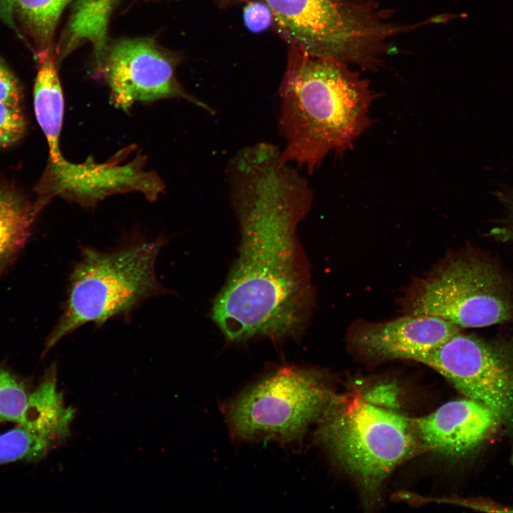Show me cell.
I'll return each instance as SVG.
<instances>
[{
    "label": "cell",
    "mask_w": 513,
    "mask_h": 513,
    "mask_svg": "<svg viewBox=\"0 0 513 513\" xmlns=\"http://www.w3.org/2000/svg\"><path fill=\"white\" fill-rule=\"evenodd\" d=\"M287 164L278 149L261 142L240 150L228 166L239 249L212 318L230 341L296 336L311 312L314 289L296 230L313 195Z\"/></svg>",
    "instance_id": "obj_1"
},
{
    "label": "cell",
    "mask_w": 513,
    "mask_h": 513,
    "mask_svg": "<svg viewBox=\"0 0 513 513\" xmlns=\"http://www.w3.org/2000/svg\"><path fill=\"white\" fill-rule=\"evenodd\" d=\"M281 159L311 173L330 153L341 155L370 127L376 98L370 81L353 66L289 46L279 89Z\"/></svg>",
    "instance_id": "obj_2"
},
{
    "label": "cell",
    "mask_w": 513,
    "mask_h": 513,
    "mask_svg": "<svg viewBox=\"0 0 513 513\" xmlns=\"http://www.w3.org/2000/svg\"><path fill=\"white\" fill-rule=\"evenodd\" d=\"M259 1L289 46L363 70L379 68L390 41L421 26L393 22V11L374 0Z\"/></svg>",
    "instance_id": "obj_3"
},
{
    "label": "cell",
    "mask_w": 513,
    "mask_h": 513,
    "mask_svg": "<svg viewBox=\"0 0 513 513\" xmlns=\"http://www.w3.org/2000/svg\"><path fill=\"white\" fill-rule=\"evenodd\" d=\"M162 245L161 239H155L110 252L84 247L70 274L63 313L46 340L43 355L81 326L102 325L165 294L155 274Z\"/></svg>",
    "instance_id": "obj_4"
},
{
    "label": "cell",
    "mask_w": 513,
    "mask_h": 513,
    "mask_svg": "<svg viewBox=\"0 0 513 513\" xmlns=\"http://www.w3.org/2000/svg\"><path fill=\"white\" fill-rule=\"evenodd\" d=\"M317 422L320 444L369 493L420 445L410 418L365 396L333 395Z\"/></svg>",
    "instance_id": "obj_5"
},
{
    "label": "cell",
    "mask_w": 513,
    "mask_h": 513,
    "mask_svg": "<svg viewBox=\"0 0 513 513\" xmlns=\"http://www.w3.org/2000/svg\"><path fill=\"white\" fill-rule=\"evenodd\" d=\"M333 395L321 372L283 367L232 399L225 416L231 433L239 440L290 442L317 422Z\"/></svg>",
    "instance_id": "obj_6"
},
{
    "label": "cell",
    "mask_w": 513,
    "mask_h": 513,
    "mask_svg": "<svg viewBox=\"0 0 513 513\" xmlns=\"http://www.w3.org/2000/svg\"><path fill=\"white\" fill-rule=\"evenodd\" d=\"M410 314L428 315L460 328L513 319V294L496 266L477 256H453L440 264L412 291Z\"/></svg>",
    "instance_id": "obj_7"
},
{
    "label": "cell",
    "mask_w": 513,
    "mask_h": 513,
    "mask_svg": "<svg viewBox=\"0 0 513 513\" xmlns=\"http://www.w3.org/2000/svg\"><path fill=\"white\" fill-rule=\"evenodd\" d=\"M420 363L440 373L466 398L490 409L513 440V346L460 331Z\"/></svg>",
    "instance_id": "obj_8"
},
{
    "label": "cell",
    "mask_w": 513,
    "mask_h": 513,
    "mask_svg": "<svg viewBox=\"0 0 513 513\" xmlns=\"http://www.w3.org/2000/svg\"><path fill=\"white\" fill-rule=\"evenodd\" d=\"M176 58L150 38L120 39L108 46L98 71L105 80L114 105L125 111L135 103L185 99L206 111L213 110L186 92L176 74Z\"/></svg>",
    "instance_id": "obj_9"
},
{
    "label": "cell",
    "mask_w": 513,
    "mask_h": 513,
    "mask_svg": "<svg viewBox=\"0 0 513 513\" xmlns=\"http://www.w3.org/2000/svg\"><path fill=\"white\" fill-rule=\"evenodd\" d=\"M127 155L126 151H120L103 163L91 157L80 164L63 157L57 162L48 160L36 187V201L45 207L52 197L59 196L91 207L110 195L134 191L149 200H156L165 187L160 178L155 172L144 170L142 156L123 164Z\"/></svg>",
    "instance_id": "obj_10"
},
{
    "label": "cell",
    "mask_w": 513,
    "mask_h": 513,
    "mask_svg": "<svg viewBox=\"0 0 513 513\" xmlns=\"http://www.w3.org/2000/svg\"><path fill=\"white\" fill-rule=\"evenodd\" d=\"M75 410L66 405L57 389L56 368L52 365L30 393L23 420L0 434V465L37 461L67 437Z\"/></svg>",
    "instance_id": "obj_11"
},
{
    "label": "cell",
    "mask_w": 513,
    "mask_h": 513,
    "mask_svg": "<svg viewBox=\"0 0 513 513\" xmlns=\"http://www.w3.org/2000/svg\"><path fill=\"white\" fill-rule=\"evenodd\" d=\"M461 328L440 317L409 314L385 322L361 325L351 334V342L360 353L373 359L420 362Z\"/></svg>",
    "instance_id": "obj_12"
},
{
    "label": "cell",
    "mask_w": 513,
    "mask_h": 513,
    "mask_svg": "<svg viewBox=\"0 0 513 513\" xmlns=\"http://www.w3.org/2000/svg\"><path fill=\"white\" fill-rule=\"evenodd\" d=\"M420 445L445 456H462L502 427L487 407L467 398L447 402L432 413L411 419Z\"/></svg>",
    "instance_id": "obj_13"
},
{
    "label": "cell",
    "mask_w": 513,
    "mask_h": 513,
    "mask_svg": "<svg viewBox=\"0 0 513 513\" xmlns=\"http://www.w3.org/2000/svg\"><path fill=\"white\" fill-rule=\"evenodd\" d=\"M120 0H74L68 20L54 50L61 63L78 47L90 43L97 71L107 49L108 27Z\"/></svg>",
    "instance_id": "obj_14"
},
{
    "label": "cell",
    "mask_w": 513,
    "mask_h": 513,
    "mask_svg": "<svg viewBox=\"0 0 513 513\" xmlns=\"http://www.w3.org/2000/svg\"><path fill=\"white\" fill-rule=\"evenodd\" d=\"M74 0H0V19L28 39L37 57L53 50L59 19Z\"/></svg>",
    "instance_id": "obj_15"
},
{
    "label": "cell",
    "mask_w": 513,
    "mask_h": 513,
    "mask_svg": "<svg viewBox=\"0 0 513 513\" xmlns=\"http://www.w3.org/2000/svg\"><path fill=\"white\" fill-rule=\"evenodd\" d=\"M42 209L36 200L0 179V274L17 260Z\"/></svg>",
    "instance_id": "obj_16"
},
{
    "label": "cell",
    "mask_w": 513,
    "mask_h": 513,
    "mask_svg": "<svg viewBox=\"0 0 513 513\" xmlns=\"http://www.w3.org/2000/svg\"><path fill=\"white\" fill-rule=\"evenodd\" d=\"M39 67L33 88V105L36 120L44 133L49 147V159L60 160L59 147L64 98L57 70L54 49L38 57Z\"/></svg>",
    "instance_id": "obj_17"
},
{
    "label": "cell",
    "mask_w": 513,
    "mask_h": 513,
    "mask_svg": "<svg viewBox=\"0 0 513 513\" xmlns=\"http://www.w3.org/2000/svg\"><path fill=\"white\" fill-rule=\"evenodd\" d=\"M29 397L24 383L0 366V423L23 420Z\"/></svg>",
    "instance_id": "obj_18"
},
{
    "label": "cell",
    "mask_w": 513,
    "mask_h": 513,
    "mask_svg": "<svg viewBox=\"0 0 513 513\" xmlns=\"http://www.w3.org/2000/svg\"><path fill=\"white\" fill-rule=\"evenodd\" d=\"M26 126L20 105L0 103V148L18 142L23 137Z\"/></svg>",
    "instance_id": "obj_19"
},
{
    "label": "cell",
    "mask_w": 513,
    "mask_h": 513,
    "mask_svg": "<svg viewBox=\"0 0 513 513\" xmlns=\"http://www.w3.org/2000/svg\"><path fill=\"white\" fill-rule=\"evenodd\" d=\"M244 20L247 27L253 32L267 28L273 21L269 8L262 1H250L244 9Z\"/></svg>",
    "instance_id": "obj_20"
},
{
    "label": "cell",
    "mask_w": 513,
    "mask_h": 513,
    "mask_svg": "<svg viewBox=\"0 0 513 513\" xmlns=\"http://www.w3.org/2000/svg\"><path fill=\"white\" fill-rule=\"evenodd\" d=\"M21 98L19 81L0 57V103L20 105Z\"/></svg>",
    "instance_id": "obj_21"
},
{
    "label": "cell",
    "mask_w": 513,
    "mask_h": 513,
    "mask_svg": "<svg viewBox=\"0 0 513 513\" xmlns=\"http://www.w3.org/2000/svg\"><path fill=\"white\" fill-rule=\"evenodd\" d=\"M227 1H244V0H227Z\"/></svg>",
    "instance_id": "obj_22"
}]
</instances>
